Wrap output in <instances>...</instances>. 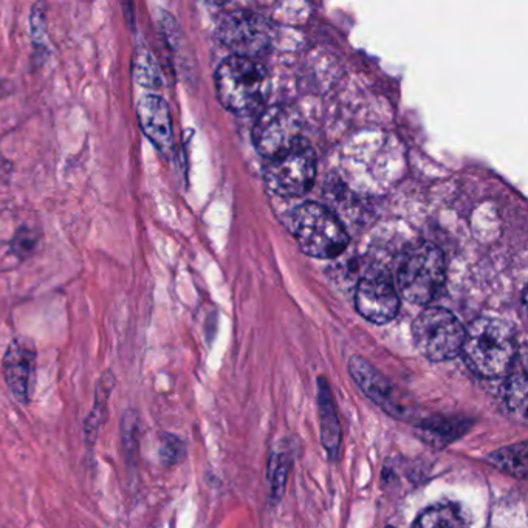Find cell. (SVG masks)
<instances>
[{
  "instance_id": "52a82bcc",
  "label": "cell",
  "mask_w": 528,
  "mask_h": 528,
  "mask_svg": "<svg viewBox=\"0 0 528 528\" xmlns=\"http://www.w3.org/2000/svg\"><path fill=\"white\" fill-rule=\"evenodd\" d=\"M302 140L306 138L302 135L301 118L290 107H268L254 124L253 143L265 162L290 151Z\"/></svg>"
},
{
  "instance_id": "3957f363",
  "label": "cell",
  "mask_w": 528,
  "mask_h": 528,
  "mask_svg": "<svg viewBox=\"0 0 528 528\" xmlns=\"http://www.w3.org/2000/svg\"><path fill=\"white\" fill-rule=\"evenodd\" d=\"M290 230L301 250L312 258H338L349 245L341 220L319 203H302L295 208L290 216Z\"/></svg>"
},
{
  "instance_id": "ffe728a7",
  "label": "cell",
  "mask_w": 528,
  "mask_h": 528,
  "mask_svg": "<svg viewBox=\"0 0 528 528\" xmlns=\"http://www.w3.org/2000/svg\"><path fill=\"white\" fill-rule=\"evenodd\" d=\"M121 434H123L124 451L131 462L132 457L138 450V415L135 411L124 412L123 423H121Z\"/></svg>"
},
{
  "instance_id": "9c48e42d",
  "label": "cell",
  "mask_w": 528,
  "mask_h": 528,
  "mask_svg": "<svg viewBox=\"0 0 528 528\" xmlns=\"http://www.w3.org/2000/svg\"><path fill=\"white\" fill-rule=\"evenodd\" d=\"M355 307L358 313L374 324H386L400 310V296L391 276L384 270L364 273L355 290Z\"/></svg>"
},
{
  "instance_id": "ac0fdd59",
  "label": "cell",
  "mask_w": 528,
  "mask_h": 528,
  "mask_svg": "<svg viewBox=\"0 0 528 528\" xmlns=\"http://www.w3.org/2000/svg\"><path fill=\"white\" fill-rule=\"evenodd\" d=\"M505 403L511 412L525 419L527 415V374L522 367L521 371L515 372L508 377L504 388Z\"/></svg>"
},
{
  "instance_id": "e0dca14e",
  "label": "cell",
  "mask_w": 528,
  "mask_h": 528,
  "mask_svg": "<svg viewBox=\"0 0 528 528\" xmlns=\"http://www.w3.org/2000/svg\"><path fill=\"white\" fill-rule=\"evenodd\" d=\"M132 72H134L135 83L146 89H160L163 86L162 70L149 50L141 48L135 53Z\"/></svg>"
},
{
  "instance_id": "9a60e30c",
  "label": "cell",
  "mask_w": 528,
  "mask_h": 528,
  "mask_svg": "<svg viewBox=\"0 0 528 528\" xmlns=\"http://www.w3.org/2000/svg\"><path fill=\"white\" fill-rule=\"evenodd\" d=\"M117 378L112 371H106L101 375L100 380L96 383L95 403L92 411L87 415L86 425H84V434H86L87 445L92 446L98 439V432L107 419V402L110 394L114 391Z\"/></svg>"
},
{
  "instance_id": "5b68a950",
  "label": "cell",
  "mask_w": 528,
  "mask_h": 528,
  "mask_svg": "<svg viewBox=\"0 0 528 528\" xmlns=\"http://www.w3.org/2000/svg\"><path fill=\"white\" fill-rule=\"evenodd\" d=\"M412 336L423 357L442 363L453 360L462 352L465 327L450 310L429 307L412 324Z\"/></svg>"
},
{
  "instance_id": "7402d4cb",
  "label": "cell",
  "mask_w": 528,
  "mask_h": 528,
  "mask_svg": "<svg viewBox=\"0 0 528 528\" xmlns=\"http://www.w3.org/2000/svg\"><path fill=\"white\" fill-rule=\"evenodd\" d=\"M288 468H290V457L287 454L279 453L271 457L270 460V480L273 494L282 496L285 480H287Z\"/></svg>"
},
{
  "instance_id": "30bf717a",
  "label": "cell",
  "mask_w": 528,
  "mask_h": 528,
  "mask_svg": "<svg viewBox=\"0 0 528 528\" xmlns=\"http://www.w3.org/2000/svg\"><path fill=\"white\" fill-rule=\"evenodd\" d=\"M36 369L35 344L27 338H14L5 352L2 361L5 383L11 394L18 398L22 405L30 402L31 388Z\"/></svg>"
},
{
  "instance_id": "277c9868",
  "label": "cell",
  "mask_w": 528,
  "mask_h": 528,
  "mask_svg": "<svg viewBox=\"0 0 528 528\" xmlns=\"http://www.w3.org/2000/svg\"><path fill=\"white\" fill-rule=\"evenodd\" d=\"M445 256L434 244L422 242L405 254L398 267V292L411 304L425 306L445 284Z\"/></svg>"
},
{
  "instance_id": "2e32d148",
  "label": "cell",
  "mask_w": 528,
  "mask_h": 528,
  "mask_svg": "<svg viewBox=\"0 0 528 528\" xmlns=\"http://www.w3.org/2000/svg\"><path fill=\"white\" fill-rule=\"evenodd\" d=\"M488 462L494 468L511 477L525 479L528 473V445L527 442L505 446L488 456Z\"/></svg>"
},
{
  "instance_id": "7c38bea8",
  "label": "cell",
  "mask_w": 528,
  "mask_h": 528,
  "mask_svg": "<svg viewBox=\"0 0 528 528\" xmlns=\"http://www.w3.org/2000/svg\"><path fill=\"white\" fill-rule=\"evenodd\" d=\"M349 372L358 388L366 397L371 398L375 405L381 406L392 417L403 414L402 406L394 400L391 383L371 363L361 357H352L349 361Z\"/></svg>"
},
{
  "instance_id": "8fae6325",
  "label": "cell",
  "mask_w": 528,
  "mask_h": 528,
  "mask_svg": "<svg viewBox=\"0 0 528 528\" xmlns=\"http://www.w3.org/2000/svg\"><path fill=\"white\" fill-rule=\"evenodd\" d=\"M137 118L141 131L149 138L155 148L169 151L172 146L171 109L162 96L144 95L137 104Z\"/></svg>"
},
{
  "instance_id": "4fadbf2b",
  "label": "cell",
  "mask_w": 528,
  "mask_h": 528,
  "mask_svg": "<svg viewBox=\"0 0 528 528\" xmlns=\"http://www.w3.org/2000/svg\"><path fill=\"white\" fill-rule=\"evenodd\" d=\"M470 511L456 502H440L426 508L411 528H470Z\"/></svg>"
},
{
  "instance_id": "d6986e66",
  "label": "cell",
  "mask_w": 528,
  "mask_h": 528,
  "mask_svg": "<svg viewBox=\"0 0 528 528\" xmlns=\"http://www.w3.org/2000/svg\"><path fill=\"white\" fill-rule=\"evenodd\" d=\"M158 456L162 460L163 465L172 467L175 463H179L182 457L185 456V445L179 437L174 434H162L160 437V448H158Z\"/></svg>"
},
{
  "instance_id": "603a6c76",
  "label": "cell",
  "mask_w": 528,
  "mask_h": 528,
  "mask_svg": "<svg viewBox=\"0 0 528 528\" xmlns=\"http://www.w3.org/2000/svg\"><path fill=\"white\" fill-rule=\"evenodd\" d=\"M386 528H394V527H386Z\"/></svg>"
},
{
  "instance_id": "6da1fadb",
  "label": "cell",
  "mask_w": 528,
  "mask_h": 528,
  "mask_svg": "<svg viewBox=\"0 0 528 528\" xmlns=\"http://www.w3.org/2000/svg\"><path fill=\"white\" fill-rule=\"evenodd\" d=\"M462 352L471 371L480 377H505L518 354L515 330L502 319H476L465 330Z\"/></svg>"
},
{
  "instance_id": "5bb4252c",
  "label": "cell",
  "mask_w": 528,
  "mask_h": 528,
  "mask_svg": "<svg viewBox=\"0 0 528 528\" xmlns=\"http://www.w3.org/2000/svg\"><path fill=\"white\" fill-rule=\"evenodd\" d=\"M318 408L319 419H321V437L327 453L335 459L340 450L341 429L338 417H336L335 406H333L332 394L329 384L323 378L318 381Z\"/></svg>"
},
{
  "instance_id": "ba28073f",
  "label": "cell",
  "mask_w": 528,
  "mask_h": 528,
  "mask_svg": "<svg viewBox=\"0 0 528 528\" xmlns=\"http://www.w3.org/2000/svg\"><path fill=\"white\" fill-rule=\"evenodd\" d=\"M217 36L234 56L254 59L270 47L271 25L261 14L233 11L220 19Z\"/></svg>"
},
{
  "instance_id": "7a4b0ae2",
  "label": "cell",
  "mask_w": 528,
  "mask_h": 528,
  "mask_svg": "<svg viewBox=\"0 0 528 528\" xmlns=\"http://www.w3.org/2000/svg\"><path fill=\"white\" fill-rule=\"evenodd\" d=\"M217 98L236 115H251L264 107L268 75L259 62L242 56H228L216 70Z\"/></svg>"
},
{
  "instance_id": "8992f818",
  "label": "cell",
  "mask_w": 528,
  "mask_h": 528,
  "mask_svg": "<svg viewBox=\"0 0 528 528\" xmlns=\"http://www.w3.org/2000/svg\"><path fill=\"white\" fill-rule=\"evenodd\" d=\"M315 177L316 155L307 140L265 162V185L273 194L284 199L307 194L315 183Z\"/></svg>"
},
{
  "instance_id": "44dd1931",
  "label": "cell",
  "mask_w": 528,
  "mask_h": 528,
  "mask_svg": "<svg viewBox=\"0 0 528 528\" xmlns=\"http://www.w3.org/2000/svg\"><path fill=\"white\" fill-rule=\"evenodd\" d=\"M39 245V234L30 228H21L11 240V250L18 258L25 259L35 253Z\"/></svg>"
}]
</instances>
